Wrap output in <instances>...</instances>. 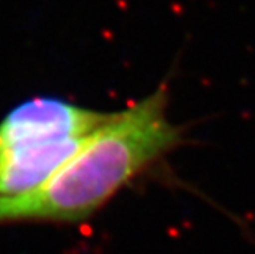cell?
Returning a JSON list of instances; mask_svg holds the SVG:
<instances>
[{
	"instance_id": "6da1fadb",
	"label": "cell",
	"mask_w": 255,
	"mask_h": 254,
	"mask_svg": "<svg viewBox=\"0 0 255 254\" xmlns=\"http://www.w3.org/2000/svg\"><path fill=\"white\" fill-rule=\"evenodd\" d=\"M180 144L181 129L168 116V86L161 84L132 106L111 112L38 188L0 198V225L88 220Z\"/></svg>"
}]
</instances>
